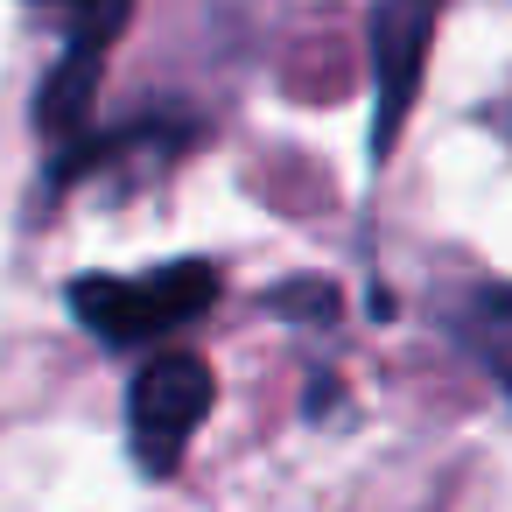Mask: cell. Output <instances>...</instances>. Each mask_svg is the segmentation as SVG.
Returning a JSON list of instances; mask_svg holds the SVG:
<instances>
[{
  "mask_svg": "<svg viewBox=\"0 0 512 512\" xmlns=\"http://www.w3.org/2000/svg\"><path fill=\"white\" fill-rule=\"evenodd\" d=\"M218 295V274L204 260H183V267H155V274H134V281H78L71 302L78 316L106 337V344H148L162 330H183L190 316H204Z\"/></svg>",
  "mask_w": 512,
  "mask_h": 512,
  "instance_id": "1",
  "label": "cell"
},
{
  "mask_svg": "<svg viewBox=\"0 0 512 512\" xmlns=\"http://www.w3.org/2000/svg\"><path fill=\"white\" fill-rule=\"evenodd\" d=\"M204 414H211V365L190 351L148 358L127 393V435H134L141 470H176Z\"/></svg>",
  "mask_w": 512,
  "mask_h": 512,
  "instance_id": "2",
  "label": "cell"
},
{
  "mask_svg": "<svg viewBox=\"0 0 512 512\" xmlns=\"http://www.w3.org/2000/svg\"><path fill=\"white\" fill-rule=\"evenodd\" d=\"M428 29H435V0H386L372 15V78H379V120H372V148H393V127L414 106L421 64H428Z\"/></svg>",
  "mask_w": 512,
  "mask_h": 512,
  "instance_id": "3",
  "label": "cell"
},
{
  "mask_svg": "<svg viewBox=\"0 0 512 512\" xmlns=\"http://www.w3.org/2000/svg\"><path fill=\"white\" fill-rule=\"evenodd\" d=\"M50 8L71 15V50H64V64L50 71L36 120H43V127H71V120L85 113V99H92V78H99V64H106V43L127 29V8H134V0H50Z\"/></svg>",
  "mask_w": 512,
  "mask_h": 512,
  "instance_id": "4",
  "label": "cell"
}]
</instances>
